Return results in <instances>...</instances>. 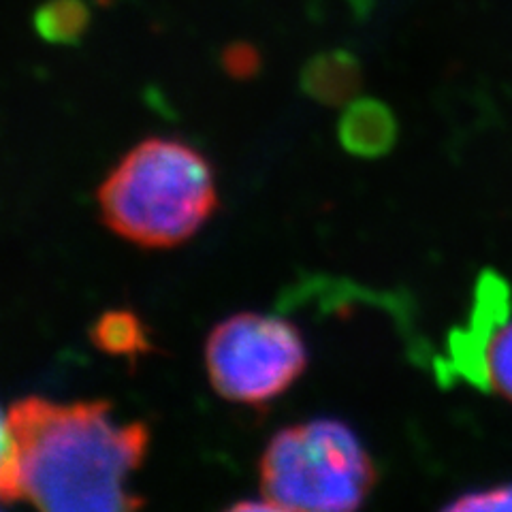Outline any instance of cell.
<instances>
[{"mask_svg":"<svg viewBox=\"0 0 512 512\" xmlns=\"http://www.w3.org/2000/svg\"><path fill=\"white\" fill-rule=\"evenodd\" d=\"M20 500L54 512H124L143 506L131 478L150 429L116 419L105 399L54 402L30 395L9 410Z\"/></svg>","mask_w":512,"mask_h":512,"instance_id":"1","label":"cell"},{"mask_svg":"<svg viewBox=\"0 0 512 512\" xmlns=\"http://www.w3.org/2000/svg\"><path fill=\"white\" fill-rule=\"evenodd\" d=\"M107 227L141 248H175L218 207L214 169L180 139L150 137L126 152L99 192Z\"/></svg>","mask_w":512,"mask_h":512,"instance_id":"2","label":"cell"},{"mask_svg":"<svg viewBox=\"0 0 512 512\" xmlns=\"http://www.w3.org/2000/svg\"><path fill=\"white\" fill-rule=\"evenodd\" d=\"M263 498L278 510L348 512L363 506L376 485V468L346 423L314 419L284 427L259 463Z\"/></svg>","mask_w":512,"mask_h":512,"instance_id":"3","label":"cell"},{"mask_svg":"<svg viewBox=\"0 0 512 512\" xmlns=\"http://www.w3.org/2000/svg\"><path fill=\"white\" fill-rule=\"evenodd\" d=\"M308 367L295 325L271 314L224 318L205 342V370L214 391L235 404H265L286 393Z\"/></svg>","mask_w":512,"mask_h":512,"instance_id":"4","label":"cell"},{"mask_svg":"<svg viewBox=\"0 0 512 512\" xmlns=\"http://www.w3.org/2000/svg\"><path fill=\"white\" fill-rule=\"evenodd\" d=\"M512 310V291L508 282L495 274L485 271L480 274L474 291L472 316L466 329H457L451 335V365L453 374L463 378L474 387L491 391L489 370H487V352L493 335L506 323Z\"/></svg>","mask_w":512,"mask_h":512,"instance_id":"5","label":"cell"},{"mask_svg":"<svg viewBox=\"0 0 512 512\" xmlns=\"http://www.w3.org/2000/svg\"><path fill=\"white\" fill-rule=\"evenodd\" d=\"M338 137L342 148L352 156H387L397 141V120L382 101L355 99L342 114Z\"/></svg>","mask_w":512,"mask_h":512,"instance_id":"6","label":"cell"},{"mask_svg":"<svg viewBox=\"0 0 512 512\" xmlns=\"http://www.w3.org/2000/svg\"><path fill=\"white\" fill-rule=\"evenodd\" d=\"M301 90L320 105L355 101L363 84L361 60L348 50H329L312 56L301 69Z\"/></svg>","mask_w":512,"mask_h":512,"instance_id":"7","label":"cell"},{"mask_svg":"<svg viewBox=\"0 0 512 512\" xmlns=\"http://www.w3.org/2000/svg\"><path fill=\"white\" fill-rule=\"evenodd\" d=\"M90 340L109 357L137 359L154 350L148 327L143 320L126 308L103 312L90 327Z\"/></svg>","mask_w":512,"mask_h":512,"instance_id":"8","label":"cell"},{"mask_svg":"<svg viewBox=\"0 0 512 512\" xmlns=\"http://www.w3.org/2000/svg\"><path fill=\"white\" fill-rule=\"evenodd\" d=\"M90 18L86 0H45L35 11L32 26L47 43L77 45L86 37Z\"/></svg>","mask_w":512,"mask_h":512,"instance_id":"9","label":"cell"},{"mask_svg":"<svg viewBox=\"0 0 512 512\" xmlns=\"http://www.w3.org/2000/svg\"><path fill=\"white\" fill-rule=\"evenodd\" d=\"M487 370L491 391L512 402V323H506L493 335L487 352Z\"/></svg>","mask_w":512,"mask_h":512,"instance_id":"10","label":"cell"},{"mask_svg":"<svg viewBox=\"0 0 512 512\" xmlns=\"http://www.w3.org/2000/svg\"><path fill=\"white\" fill-rule=\"evenodd\" d=\"M20 500L18 493V459L11 431L9 412L0 410V502Z\"/></svg>","mask_w":512,"mask_h":512,"instance_id":"11","label":"cell"},{"mask_svg":"<svg viewBox=\"0 0 512 512\" xmlns=\"http://www.w3.org/2000/svg\"><path fill=\"white\" fill-rule=\"evenodd\" d=\"M444 510L455 512H500L508 510L512 512V483L498 485L483 491L463 493L455 502L446 504Z\"/></svg>","mask_w":512,"mask_h":512,"instance_id":"12","label":"cell"},{"mask_svg":"<svg viewBox=\"0 0 512 512\" xmlns=\"http://www.w3.org/2000/svg\"><path fill=\"white\" fill-rule=\"evenodd\" d=\"M222 64L227 73H231L233 77H250L259 69V54H256L254 47L246 45V43H235L231 47H227L222 54Z\"/></svg>","mask_w":512,"mask_h":512,"instance_id":"13","label":"cell"}]
</instances>
